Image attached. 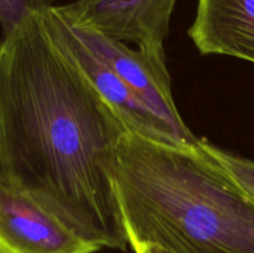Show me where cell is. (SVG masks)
Listing matches in <instances>:
<instances>
[{"label":"cell","mask_w":254,"mask_h":253,"mask_svg":"<svg viewBox=\"0 0 254 253\" xmlns=\"http://www.w3.org/2000/svg\"><path fill=\"white\" fill-rule=\"evenodd\" d=\"M127 133L41 11L2 37L0 180L99 250L129 246L114 181Z\"/></svg>","instance_id":"6da1fadb"},{"label":"cell","mask_w":254,"mask_h":253,"mask_svg":"<svg viewBox=\"0 0 254 253\" xmlns=\"http://www.w3.org/2000/svg\"><path fill=\"white\" fill-rule=\"evenodd\" d=\"M117 196L129 246L170 253H254V201L200 143L179 146L127 133Z\"/></svg>","instance_id":"7a4b0ae2"},{"label":"cell","mask_w":254,"mask_h":253,"mask_svg":"<svg viewBox=\"0 0 254 253\" xmlns=\"http://www.w3.org/2000/svg\"><path fill=\"white\" fill-rule=\"evenodd\" d=\"M71 24L87 47L134 89L170 128L181 146H193L200 143V139L193 135L183 121L174 101L164 45H143L131 49L127 42Z\"/></svg>","instance_id":"3957f363"},{"label":"cell","mask_w":254,"mask_h":253,"mask_svg":"<svg viewBox=\"0 0 254 253\" xmlns=\"http://www.w3.org/2000/svg\"><path fill=\"white\" fill-rule=\"evenodd\" d=\"M41 14L52 36L71 55L102 98L121 118L129 133L181 146L170 128L151 111L141 97L79 39L60 6L55 5L41 11Z\"/></svg>","instance_id":"277c9868"},{"label":"cell","mask_w":254,"mask_h":253,"mask_svg":"<svg viewBox=\"0 0 254 253\" xmlns=\"http://www.w3.org/2000/svg\"><path fill=\"white\" fill-rule=\"evenodd\" d=\"M178 0H76L60 6L74 25L127 42L164 45Z\"/></svg>","instance_id":"5b68a950"},{"label":"cell","mask_w":254,"mask_h":253,"mask_svg":"<svg viewBox=\"0 0 254 253\" xmlns=\"http://www.w3.org/2000/svg\"><path fill=\"white\" fill-rule=\"evenodd\" d=\"M0 242L15 253H96L37 201L0 180Z\"/></svg>","instance_id":"8992f818"},{"label":"cell","mask_w":254,"mask_h":253,"mask_svg":"<svg viewBox=\"0 0 254 253\" xmlns=\"http://www.w3.org/2000/svg\"><path fill=\"white\" fill-rule=\"evenodd\" d=\"M189 36L202 55L254 63V0H197Z\"/></svg>","instance_id":"52a82bcc"},{"label":"cell","mask_w":254,"mask_h":253,"mask_svg":"<svg viewBox=\"0 0 254 253\" xmlns=\"http://www.w3.org/2000/svg\"><path fill=\"white\" fill-rule=\"evenodd\" d=\"M201 144L205 150L222 165V168L232 176L233 180L254 201V161L237 155V154L223 150V149L208 143L206 139H201Z\"/></svg>","instance_id":"ba28073f"},{"label":"cell","mask_w":254,"mask_h":253,"mask_svg":"<svg viewBox=\"0 0 254 253\" xmlns=\"http://www.w3.org/2000/svg\"><path fill=\"white\" fill-rule=\"evenodd\" d=\"M56 0H0V26L2 37L12 31L31 12L55 6Z\"/></svg>","instance_id":"9c48e42d"},{"label":"cell","mask_w":254,"mask_h":253,"mask_svg":"<svg viewBox=\"0 0 254 253\" xmlns=\"http://www.w3.org/2000/svg\"><path fill=\"white\" fill-rule=\"evenodd\" d=\"M133 251L135 253H170L166 250L158 247V246H151V245H138L134 246Z\"/></svg>","instance_id":"30bf717a"},{"label":"cell","mask_w":254,"mask_h":253,"mask_svg":"<svg viewBox=\"0 0 254 253\" xmlns=\"http://www.w3.org/2000/svg\"><path fill=\"white\" fill-rule=\"evenodd\" d=\"M0 253H15V252H12V251L10 250V248H7L4 243L0 242Z\"/></svg>","instance_id":"8fae6325"},{"label":"cell","mask_w":254,"mask_h":253,"mask_svg":"<svg viewBox=\"0 0 254 253\" xmlns=\"http://www.w3.org/2000/svg\"><path fill=\"white\" fill-rule=\"evenodd\" d=\"M0 49H1V40H0Z\"/></svg>","instance_id":"7c38bea8"}]
</instances>
